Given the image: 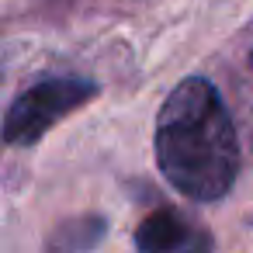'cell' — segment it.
Masks as SVG:
<instances>
[{
    "mask_svg": "<svg viewBox=\"0 0 253 253\" xmlns=\"http://www.w3.org/2000/svg\"><path fill=\"white\" fill-rule=\"evenodd\" d=\"M135 246L139 253H208L211 239L201 229H194L180 211L156 208L139 222Z\"/></svg>",
    "mask_w": 253,
    "mask_h": 253,
    "instance_id": "obj_3",
    "label": "cell"
},
{
    "mask_svg": "<svg viewBox=\"0 0 253 253\" xmlns=\"http://www.w3.org/2000/svg\"><path fill=\"white\" fill-rule=\"evenodd\" d=\"M104 236H108V222L101 215H77L49 232L45 253H90L104 243Z\"/></svg>",
    "mask_w": 253,
    "mask_h": 253,
    "instance_id": "obj_4",
    "label": "cell"
},
{
    "mask_svg": "<svg viewBox=\"0 0 253 253\" xmlns=\"http://www.w3.org/2000/svg\"><path fill=\"white\" fill-rule=\"evenodd\" d=\"M156 167L191 201H218L239 177V135L208 77L180 80L156 115Z\"/></svg>",
    "mask_w": 253,
    "mask_h": 253,
    "instance_id": "obj_1",
    "label": "cell"
},
{
    "mask_svg": "<svg viewBox=\"0 0 253 253\" xmlns=\"http://www.w3.org/2000/svg\"><path fill=\"white\" fill-rule=\"evenodd\" d=\"M97 97V84L84 77H49L35 87L21 90L4 118V142L7 146H35L56 122H63L70 111L84 108Z\"/></svg>",
    "mask_w": 253,
    "mask_h": 253,
    "instance_id": "obj_2",
    "label": "cell"
}]
</instances>
